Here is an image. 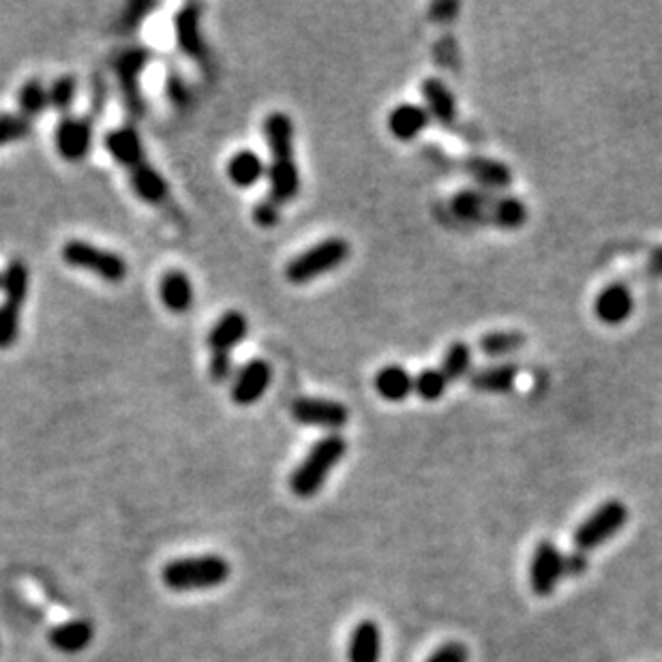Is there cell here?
I'll return each mask as SVG.
<instances>
[{
  "instance_id": "cell-1",
  "label": "cell",
  "mask_w": 662,
  "mask_h": 662,
  "mask_svg": "<svg viewBox=\"0 0 662 662\" xmlns=\"http://www.w3.org/2000/svg\"><path fill=\"white\" fill-rule=\"evenodd\" d=\"M264 140L270 153L266 165L268 198L279 206L290 204L300 193V172L294 153V120L285 112H270L264 118Z\"/></svg>"
},
{
  "instance_id": "cell-2",
  "label": "cell",
  "mask_w": 662,
  "mask_h": 662,
  "mask_svg": "<svg viewBox=\"0 0 662 662\" xmlns=\"http://www.w3.org/2000/svg\"><path fill=\"white\" fill-rule=\"evenodd\" d=\"M345 453H348V442L339 433H328L315 442L290 476V489L296 498L309 500L320 493Z\"/></svg>"
},
{
  "instance_id": "cell-3",
  "label": "cell",
  "mask_w": 662,
  "mask_h": 662,
  "mask_svg": "<svg viewBox=\"0 0 662 662\" xmlns=\"http://www.w3.org/2000/svg\"><path fill=\"white\" fill-rule=\"evenodd\" d=\"M232 566L221 555H191L178 558L161 568V581L172 592L215 590L230 579Z\"/></svg>"
},
{
  "instance_id": "cell-4",
  "label": "cell",
  "mask_w": 662,
  "mask_h": 662,
  "mask_svg": "<svg viewBox=\"0 0 662 662\" xmlns=\"http://www.w3.org/2000/svg\"><path fill=\"white\" fill-rule=\"evenodd\" d=\"M350 253L352 247L345 238L341 236L324 238L318 245L298 253L296 258L288 262V266H285V279H288L292 285L311 283L348 262Z\"/></svg>"
},
{
  "instance_id": "cell-5",
  "label": "cell",
  "mask_w": 662,
  "mask_h": 662,
  "mask_svg": "<svg viewBox=\"0 0 662 662\" xmlns=\"http://www.w3.org/2000/svg\"><path fill=\"white\" fill-rule=\"evenodd\" d=\"M60 258L73 268L88 270V273H93L105 283H123L129 275V264L123 255L86 243V240L80 238L67 240L63 249H60Z\"/></svg>"
},
{
  "instance_id": "cell-6",
  "label": "cell",
  "mask_w": 662,
  "mask_h": 662,
  "mask_svg": "<svg viewBox=\"0 0 662 662\" xmlns=\"http://www.w3.org/2000/svg\"><path fill=\"white\" fill-rule=\"evenodd\" d=\"M153 58H155L153 50L144 48V45H133V48L120 50L112 60V67L120 86V95H123L127 110L133 116H142L146 110L142 95V75L146 67L153 63Z\"/></svg>"
},
{
  "instance_id": "cell-7",
  "label": "cell",
  "mask_w": 662,
  "mask_h": 662,
  "mask_svg": "<svg viewBox=\"0 0 662 662\" xmlns=\"http://www.w3.org/2000/svg\"><path fill=\"white\" fill-rule=\"evenodd\" d=\"M628 521V508L620 500H609L600 504L594 513L579 523V528L573 534V543L577 551L588 553L598 549L600 545L609 543L611 538L618 536Z\"/></svg>"
},
{
  "instance_id": "cell-8",
  "label": "cell",
  "mask_w": 662,
  "mask_h": 662,
  "mask_svg": "<svg viewBox=\"0 0 662 662\" xmlns=\"http://www.w3.org/2000/svg\"><path fill=\"white\" fill-rule=\"evenodd\" d=\"M95 138V120L90 116L67 114L58 120L54 131V144L58 155L69 163L84 161Z\"/></svg>"
},
{
  "instance_id": "cell-9",
  "label": "cell",
  "mask_w": 662,
  "mask_h": 662,
  "mask_svg": "<svg viewBox=\"0 0 662 662\" xmlns=\"http://www.w3.org/2000/svg\"><path fill=\"white\" fill-rule=\"evenodd\" d=\"M292 418L300 425L328 431L343 429L350 423V410L343 403L320 397H298L292 403Z\"/></svg>"
},
{
  "instance_id": "cell-10",
  "label": "cell",
  "mask_w": 662,
  "mask_h": 662,
  "mask_svg": "<svg viewBox=\"0 0 662 662\" xmlns=\"http://www.w3.org/2000/svg\"><path fill=\"white\" fill-rule=\"evenodd\" d=\"M564 577V553L551 540H540L530 564V585L536 596H549Z\"/></svg>"
},
{
  "instance_id": "cell-11",
  "label": "cell",
  "mask_w": 662,
  "mask_h": 662,
  "mask_svg": "<svg viewBox=\"0 0 662 662\" xmlns=\"http://www.w3.org/2000/svg\"><path fill=\"white\" fill-rule=\"evenodd\" d=\"M273 384V367L264 358H251L240 367L232 384V401L240 408L258 403Z\"/></svg>"
},
{
  "instance_id": "cell-12",
  "label": "cell",
  "mask_w": 662,
  "mask_h": 662,
  "mask_svg": "<svg viewBox=\"0 0 662 662\" xmlns=\"http://www.w3.org/2000/svg\"><path fill=\"white\" fill-rule=\"evenodd\" d=\"M174 33L180 52L204 63L208 58L206 43L202 37V7L198 3H187L174 15Z\"/></svg>"
},
{
  "instance_id": "cell-13",
  "label": "cell",
  "mask_w": 662,
  "mask_h": 662,
  "mask_svg": "<svg viewBox=\"0 0 662 662\" xmlns=\"http://www.w3.org/2000/svg\"><path fill=\"white\" fill-rule=\"evenodd\" d=\"M635 311V296L624 283H609L594 298L596 318L607 326H620Z\"/></svg>"
},
{
  "instance_id": "cell-14",
  "label": "cell",
  "mask_w": 662,
  "mask_h": 662,
  "mask_svg": "<svg viewBox=\"0 0 662 662\" xmlns=\"http://www.w3.org/2000/svg\"><path fill=\"white\" fill-rule=\"evenodd\" d=\"M461 170L465 176H470L478 189H485L491 193H502L513 185V172L506 163L491 159V157H480L470 155L461 161Z\"/></svg>"
},
{
  "instance_id": "cell-15",
  "label": "cell",
  "mask_w": 662,
  "mask_h": 662,
  "mask_svg": "<svg viewBox=\"0 0 662 662\" xmlns=\"http://www.w3.org/2000/svg\"><path fill=\"white\" fill-rule=\"evenodd\" d=\"M103 146L112 155V159L120 165H125L127 170H131L138 163L146 161L142 135L133 125H120V127L105 133Z\"/></svg>"
},
{
  "instance_id": "cell-16",
  "label": "cell",
  "mask_w": 662,
  "mask_h": 662,
  "mask_svg": "<svg viewBox=\"0 0 662 662\" xmlns=\"http://www.w3.org/2000/svg\"><path fill=\"white\" fill-rule=\"evenodd\" d=\"M249 333V320L243 311H228L215 322L208 333V348L213 354H230L234 348L245 341Z\"/></svg>"
},
{
  "instance_id": "cell-17",
  "label": "cell",
  "mask_w": 662,
  "mask_h": 662,
  "mask_svg": "<svg viewBox=\"0 0 662 662\" xmlns=\"http://www.w3.org/2000/svg\"><path fill=\"white\" fill-rule=\"evenodd\" d=\"M431 116L425 110V105L418 103H399L397 108L388 114V131L399 142H412L420 133H425L431 127Z\"/></svg>"
},
{
  "instance_id": "cell-18",
  "label": "cell",
  "mask_w": 662,
  "mask_h": 662,
  "mask_svg": "<svg viewBox=\"0 0 662 662\" xmlns=\"http://www.w3.org/2000/svg\"><path fill=\"white\" fill-rule=\"evenodd\" d=\"M420 95L425 101V110L429 112L433 123L442 127H450L457 118V101L453 90H450L442 80L427 78L420 84Z\"/></svg>"
},
{
  "instance_id": "cell-19",
  "label": "cell",
  "mask_w": 662,
  "mask_h": 662,
  "mask_svg": "<svg viewBox=\"0 0 662 662\" xmlns=\"http://www.w3.org/2000/svg\"><path fill=\"white\" fill-rule=\"evenodd\" d=\"M493 195L495 193L478 187L463 189L453 195V200H450V210H453V215L459 221L472 225H487L493 206Z\"/></svg>"
},
{
  "instance_id": "cell-20",
  "label": "cell",
  "mask_w": 662,
  "mask_h": 662,
  "mask_svg": "<svg viewBox=\"0 0 662 662\" xmlns=\"http://www.w3.org/2000/svg\"><path fill=\"white\" fill-rule=\"evenodd\" d=\"M129 183L133 193L148 204H163L170 198L168 180L148 161H142L129 170Z\"/></svg>"
},
{
  "instance_id": "cell-21",
  "label": "cell",
  "mask_w": 662,
  "mask_h": 662,
  "mask_svg": "<svg viewBox=\"0 0 662 662\" xmlns=\"http://www.w3.org/2000/svg\"><path fill=\"white\" fill-rule=\"evenodd\" d=\"M382 660V630L378 622L363 620L352 628L348 641V662H380Z\"/></svg>"
},
{
  "instance_id": "cell-22",
  "label": "cell",
  "mask_w": 662,
  "mask_h": 662,
  "mask_svg": "<svg viewBox=\"0 0 662 662\" xmlns=\"http://www.w3.org/2000/svg\"><path fill=\"white\" fill-rule=\"evenodd\" d=\"M95 639V628L86 620H69L50 630V645L63 654H80Z\"/></svg>"
},
{
  "instance_id": "cell-23",
  "label": "cell",
  "mask_w": 662,
  "mask_h": 662,
  "mask_svg": "<svg viewBox=\"0 0 662 662\" xmlns=\"http://www.w3.org/2000/svg\"><path fill=\"white\" fill-rule=\"evenodd\" d=\"M159 296H161V303L165 305V309L172 311V313H187L193 307V283L189 279L187 273L183 270H168L161 277L159 283Z\"/></svg>"
},
{
  "instance_id": "cell-24",
  "label": "cell",
  "mask_w": 662,
  "mask_h": 662,
  "mask_svg": "<svg viewBox=\"0 0 662 662\" xmlns=\"http://www.w3.org/2000/svg\"><path fill=\"white\" fill-rule=\"evenodd\" d=\"M373 386L384 401L401 403L414 393V375L401 365H386L375 375Z\"/></svg>"
},
{
  "instance_id": "cell-25",
  "label": "cell",
  "mask_w": 662,
  "mask_h": 662,
  "mask_svg": "<svg viewBox=\"0 0 662 662\" xmlns=\"http://www.w3.org/2000/svg\"><path fill=\"white\" fill-rule=\"evenodd\" d=\"M519 378V367L513 363H502V365H491L476 369L470 373V386L480 393H508L513 390Z\"/></svg>"
},
{
  "instance_id": "cell-26",
  "label": "cell",
  "mask_w": 662,
  "mask_h": 662,
  "mask_svg": "<svg viewBox=\"0 0 662 662\" xmlns=\"http://www.w3.org/2000/svg\"><path fill=\"white\" fill-rule=\"evenodd\" d=\"M266 176V163L255 150L243 148L234 153L228 161V178L238 189H249L258 185Z\"/></svg>"
},
{
  "instance_id": "cell-27",
  "label": "cell",
  "mask_w": 662,
  "mask_h": 662,
  "mask_svg": "<svg viewBox=\"0 0 662 662\" xmlns=\"http://www.w3.org/2000/svg\"><path fill=\"white\" fill-rule=\"evenodd\" d=\"M525 221H528V208L519 198L495 193L487 225L498 230H519Z\"/></svg>"
},
{
  "instance_id": "cell-28",
  "label": "cell",
  "mask_w": 662,
  "mask_h": 662,
  "mask_svg": "<svg viewBox=\"0 0 662 662\" xmlns=\"http://www.w3.org/2000/svg\"><path fill=\"white\" fill-rule=\"evenodd\" d=\"M28 285L30 273L22 260H11L0 273V292L5 303L22 307L28 298Z\"/></svg>"
},
{
  "instance_id": "cell-29",
  "label": "cell",
  "mask_w": 662,
  "mask_h": 662,
  "mask_svg": "<svg viewBox=\"0 0 662 662\" xmlns=\"http://www.w3.org/2000/svg\"><path fill=\"white\" fill-rule=\"evenodd\" d=\"M525 343H528V337L519 330H493V333L480 337L478 350L489 358H502L519 352L525 348Z\"/></svg>"
},
{
  "instance_id": "cell-30",
  "label": "cell",
  "mask_w": 662,
  "mask_h": 662,
  "mask_svg": "<svg viewBox=\"0 0 662 662\" xmlns=\"http://www.w3.org/2000/svg\"><path fill=\"white\" fill-rule=\"evenodd\" d=\"M440 371L444 373L448 384L470 378V373H472V348L470 345L465 341L450 343L448 350L444 352Z\"/></svg>"
},
{
  "instance_id": "cell-31",
  "label": "cell",
  "mask_w": 662,
  "mask_h": 662,
  "mask_svg": "<svg viewBox=\"0 0 662 662\" xmlns=\"http://www.w3.org/2000/svg\"><path fill=\"white\" fill-rule=\"evenodd\" d=\"M18 105H20V114L28 120L41 116L45 110L50 108L48 86L37 78L26 80L18 93Z\"/></svg>"
},
{
  "instance_id": "cell-32",
  "label": "cell",
  "mask_w": 662,
  "mask_h": 662,
  "mask_svg": "<svg viewBox=\"0 0 662 662\" xmlns=\"http://www.w3.org/2000/svg\"><path fill=\"white\" fill-rule=\"evenodd\" d=\"M446 388L448 380L444 378L440 367H429L414 375V393L423 401H440L446 395Z\"/></svg>"
},
{
  "instance_id": "cell-33",
  "label": "cell",
  "mask_w": 662,
  "mask_h": 662,
  "mask_svg": "<svg viewBox=\"0 0 662 662\" xmlns=\"http://www.w3.org/2000/svg\"><path fill=\"white\" fill-rule=\"evenodd\" d=\"M75 95H78V80H75V75H60V78H56L48 86L50 108L63 116L71 112Z\"/></svg>"
},
{
  "instance_id": "cell-34",
  "label": "cell",
  "mask_w": 662,
  "mask_h": 662,
  "mask_svg": "<svg viewBox=\"0 0 662 662\" xmlns=\"http://www.w3.org/2000/svg\"><path fill=\"white\" fill-rule=\"evenodd\" d=\"M22 322V307L11 303H0V350H9L18 343Z\"/></svg>"
},
{
  "instance_id": "cell-35",
  "label": "cell",
  "mask_w": 662,
  "mask_h": 662,
  "mask_svg": "<svg viewBox=\"0 0 662 662\" xmlns=\"http://www.w3.org/2000/svg\"><path fill=\"white\" fill-rule=\"evenodd\" d=\"M30 133H33V120L24 118L20 112L0 114V148L13 142H22Z\"/></svg>"
},
{
  "instance_id": "cell-36",
  "label": "cell",
  "mask_w": 662,
  "mask_h": 662,
  "mask_svg": "<svg viewBox=\"0 0 662 662\" xmlns=\"http://www.w3.org/2000/svg\"><path fill=\"white\" fill-rule=\"evenodd\" d=\"M253 221L260 225V228H275V225H279L281 221V206L275 202V200H270V198H264L260 200L258 204L253 206Z\"/></svg>"
},
{
  "instance_id": "cell-37",
  "label": "cell",
  "mask_w": 662,
  "mask_h": 662,
  "mask_svg": "<svg viewBox=\"0 0 662 662\" xmlns=\"http://www.w3.org/2000/svg\"><path fill=\"white\" fill-rule=\"evenodd\" d=\"M165 93H168L170 101L178 108H187L191 103V90L183 75H178L176 71H170L168 78H165Z\"/></svg>"
},
{
  "instance_id": "cell-38",
  "label": "cell",
  "mask_w": 662,
  "mask_h": 662,
  "mask_svg": "<svg viewBox=\"0 0 662 662\" xmlns=\"http://www.w3.org/2000/svg\"><path fill=\"white\" fill-rule=\"evenodd\" d=\"M425 662H470V652L459 641H450L440 645Z\"/></svg>"
},
{
  "instance_id": "cell-39",
  "label": "cell",
  "mask_w": 662,
  "mask_h": 662,
  "mask_svg": "<svg viewBox=\"0 0 662 662\" xmlns=\"http://www.w3.org/2000/svg\"><path fill=\"white\" fill-rule=\"evenodd\" d=\"M234 373V365L230 354H213L210 358V378L215 382H228Z\"/></svg>"
},
{
  "instance_id": "cell-40",
  "label": "cell",
  "mask_w": 662,
  "mask_h": 662,
  "mask_svg": "<svg viewBox=\"0 0 662 662\" xmlns=\"http://www.w3.org/2000/svg\"><path fill=\"white\" fill-rule=\"evenodd\" d=\"M585 566H588V560H585V553L581 551H575V553H570V555H564V577L570 575V577H575V575H581Z\"/></svg>"
},
{
  "instance_id": "cell-41",
  "label": "cell",
  "mask_w": 662,
  "mask_h": 662,
  "mask_svg": "<svg viewBox=\"0 0 662 662\" xmlns=\"http://www.w3.org/2000/svg\"><path fill=\"white\" fill-rule=\"evenodd\" d=\"M105 99H108V86L101 78H95L93 84V101H90V108H93V114H101L105 108Z\"/></svg>"
},
{
  "instance_id": "cell-42",
  "label": "cell",
  "mask_w": 662,
  "mask_h": 662,
  "mask_svg": "<svg viewBox=\"0 0 662 662\" xmlns=\"http://www.w3.org/2000/svg\"><path fill=\"white\" fill-rule=\"evenodd\" d=\"M155 5H148V3H133L129 9H127V26H138L144 18H146V13L148 11H153Z\"/></svg>"
},
{
  "instance_id": "cell-43",
  "label": "cell",
  "mask_w": 662,
  "mask_h": 662,
  "mask_svg": "<svg viewBox=\"0 0 662 662\" xmlns=\"http://www.w3.org/2000/svg\"><path fill=\"white\" fill-rule=\"evenodd\" d=\"M648 268L654 277L662 279V247H656L650 253V260H648Z\"/></svg>"
},
{
  "instance_id": "cell-44",
  "label": "cell",
  "mask_w": 662,
  "mask_h": 662,
  "mask_svg": "<svg viewBox=\"0 0 662 662\" xmlns=\"http://www.w3.org/2000/svg\"><path fill=\"white\" fill-rule=\"evenodd\" d=\"M448 11H450V13H457L459 7H457L455 3H442V5H433V7H431V15H433V18L440 13V15H442L440 20H448V15H446Z\"/></svg>"
}]
</instances>
